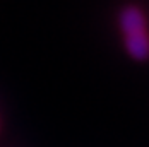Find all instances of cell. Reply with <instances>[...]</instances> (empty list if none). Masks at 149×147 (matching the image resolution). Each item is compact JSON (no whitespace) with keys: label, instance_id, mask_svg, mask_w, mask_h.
<instances>
[{"label":"cell","instance_id":"6da1fadb","mask_svg":"<svg viewBox=\"0 0 149 147\" xmlns=\"http://www.w3.org/2000/svg\"><path fill=\"white\" fill-rule=\"evenodd\" d=\"M120 29L123 33L125 48L135 60L149 58V31L148 19L137 5H127L118 15Z\"/></svg>","mask_w":149,"mask_h":147}]
</instances>
